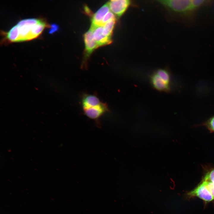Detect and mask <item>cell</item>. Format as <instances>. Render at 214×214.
<instances>
[{"label": "cell", "instance_id": "6da1fadb", "mask_svg": "<svg viewBox=\"0 0 214 214\" xmlns=\"http://www.w3.org/2000/svg\"><path fill=\"white\" fill-rule=\"evenodd\" d=\"M49 25L43 19L28 18L20 21L8 32L4 34L9 42H15L28 41L39 36Z\"/></svg>", "mask_w": 214, "mask_h": 214}, {"label": "cell", "instance_id": "7a4b0ae2", "mask_svg": "<svg viewBox=\"0 0 214 214\" xmlns=\"http://www.w3.org/2000/svg\"><path fill=\"white\" fill-rule=\"evenodd\" d=\"M157 1L175 13L190 17L199 8L207 3L205 0H166Z\"/></svg>", "mask_w": 214, "mask_h": 214}, {"label": "cell", "instance_id": "3957f363", "mask_svg": "<svg viewBox=\"0 0 214 214\" xmlns=\"http://www.w3.org/2000/svg\"><path fill=\"white\" fill-rule=\"evenodd\" d=\"M84 39L85 45V54L81 67L82 69H87L88 59L93 51L98 47L93 38L91 28L84 34Z\"/></svg>", "mask_w": 214, "mask_h": 214}, {"label": "cell", "instance_id": "277c9868", "mask_svg": "<svg viewBox=\"0 0 214 214\" xmlns=\"http://www.w3.org/2000/svg\"><path fill=\"white\" fill-rule=\"evenodd\" d=\"M84 114L89 118L94 120L100 126L99 119L104 114L108 111L107 104L102 102L97 106L83 110Z\"/></svg>", "mask_w": 214, "mask_h": 214}, {"label": "cell", "instance_id": "5b68a950", "mask_svg": "<svg viewBox=\"0 0 214 214\" xmlns=\"http://www.w3.org/2000/svg\"><path fill=\"white\" fill-rule=\"evenodd\" d=\"M108 2L111 11L119 18L128 9L131 1L129 0H111Z\"/></svg>", "mask_w": 214, "mask_h": 214}, {"label": "cell", "instance_id": "8992f818", "mask_svg": "<svg viewBox=\"0 0 214 214\" xmlns=\"http://www.w3.org/2000/svg\"><path fill=\"white\" fill-rule=\"evenodd\" d=\"M92 30L93 36L98 47L108 45L112 43L111 37L105 36L103 33V26L90 27Z\"/></svg>", "mask_w": 214, "mask_h": 214}, {"label": "cell", "instance_id": "52a82bcc", "mask_svg": "<svg viewBox=\"0 0 214 214\" xmlns=\"http://www.w3.org/2000/svg\"><path fill=\"white\" fill-rule=\"evenodd\" d=\"M188 195L191 196H197L207 202L211 201L214 199L203 182L190 192Z\"/></svg>", "mask_w": 214, "mask_h": 214}, {"label": "cell", "instance_id": "ba28073f", "mask_svg": "<svg viewBox=\"0 0 214 214\" xmlns=\"http://www.w3.org/2000/svg\"><path fill=\"white\" fill-rule=\"evenodd\" d=\"M109 9L108 2L103 6L93 15L92 19L91 27H94L102 25L101 23L103 19L109 11Z\"/></svg>", "mask_w": 214, "mask_h": 214}, {"label": "cell", "instance_id": "9c48e42d", "mask_svg": "<svg viewBox=\"0 0 214 214\" xmlns=\"http://www.w3.org/2000/svg\"><path fill=\"white\" fill-rule=\"evenodd\" d=\"M101 103L98 97L93 95L84 94L81 100L83 110L97 106Z\"/></svg>", "mask_w": 214, "mask_h": 214}, {"label": "cell", "instance_id": "30bf717a", "mask_svg": "<svg viewBox=\"0 0 214 214\" xmlns=\"http://www.w3.org/2000/svg\"><path fill=\"white\" fill-rule=\"evenodd\" d=\"M150 80L152 86L157 90L165 92L170 90L169 84L165 82L155 73L152 75Z\"/></svg>", "mask_w": 214, "mask_h": 214}, {"label": "cell", "instance_id": "8fae6325", "mask_svg": "<svg viewBox=\"0 0 214 214\" xmlns=\"http://www.w3.org/2000/svg\"><path fill=\"white\" fill-rule=\"evenodd\" d=\"M116 19L111 20L107 22L103 26V34L105 36L111 37L114 25L116 23Z\"/></svg>", "mask_w": 214, "mask_h": 214}, {"label": "cell", "instance_id": "7c38bea8", "mask_svg": "<svg viewBox=\"0 0 214 214\" xmlns=\"http://www.w3.org/2000/svg\"><path fill=\"white\" fill-rule=\"evenodd\" d=\"M160 78L167 83L169 84L170 76L169 73L163 69H159L155 73Z\"/></svg>", "mask_w": 214, "mask_h": 214}, {"label": "cell", "instance_id": "4fadbf2b", "mask_svg": "<svg viewBox=\"0 0 214 214\" xmlns=\"http://www.w3.org/2000/svg\"><path fill=\"white\" fill-rule=\"evenodd\" d=\"M202 182L205 185L214 199V184L209 180L204 178Z\"/></svg>", "mask_w": 214, "mask_h": 214}, {"label": "cell", "instance_id": "5bb4252c", "mask_svg": "<svg viewBox=\"0 0 214 214\" xmlns=\"http://www.w3.org/2000/svg\"><path fill=\"white\" fill-rule=\"evenodd\" d=\"M115 15L111 11H109L103 19L101 25L103 26L107 22L111 20L116 19Z\"/></svg>", "mask_w": 214, "mask_h": 214}, {"label": "cell", "instance_id": "9a60e30c", "mask_svg": "<svg viewBox=\"0 0 214 214\" xmlns=\"http://www.w3.org/2000/svg\"><path fill=\"white\" fill-rule=\"evenodd\" d=\"M203 124L210 131L214 132V116L208 119Z\"/></svg>", "mask_w": 214, "mask_h": 214}, {"label": "cell", "instance_id": "2e32d148", "mask_svg": "<svg viewBox=\"0 0 214 214\" xmlns=\"http://www.w3.org/2000/svg\"><path fill=\"white\" fill-rule=\"evenodd\" d=\"M204 178L209 180L214 184V169L208 172Z\"/></svg>", "mask_w": 214, "mask_h": 214}, {"label": "cell", "instance_id": "e0dca14e", "mask_svg": "<svg viewBox=\"0 0 214 214\" xmlns=\"http://www.w3.org/2000/svg\"><path fill=\"white\" fill-rule=\"evenodd\" d=\"M84 12L87 15L89 16H93V15L92 14V12L87 6L85 5L84 7Z\"/></svg>", "mask_w": 214, "mask_h": 214}]
</instances>
